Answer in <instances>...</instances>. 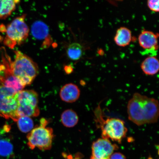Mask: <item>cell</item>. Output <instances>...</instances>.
Here are the masks:
<instances>
[{
    "instance_id": "cell-11",
    "label": "cell",
    "mask_w": 159,
    "mask_h": 159,
    "mask_svg": "<svg viewBox=\"0 0 159 159\" xmlns=\"http://www.w3.org/2000/svg\"><path fill=\"white\" fill-rule=\"evenodd\" d=\"M80 93L78 87L70 83L65 85L61 88L59 94L62 101L67 103H73L78 100Z\"/></svg>"
},
{
    "instance_id": "cell-20",
    "label": "cell",
    "mask_w": 159,
    "mask_h": 159,
    "mask_svg": "<svg viewBox=\"0 0 159 159\" xmlns=\"http://www.w3.org/2000/svg\"><path fill=\"white\" fill-rule=\"evenodd\" d=\"M109 159H126L124 155L120 152H115L111 155Z\"/></svg>"
},
{
    "instance_id": "cell-19",
    "label": "cell",
    "mask_w": 159,
    "mask_h": 159,
    "mask_svg": "<svg viewBox=\"0 0 159 159\" xmlns=\"http://www.w3.org/2000/svg\"><path fill=\"white\" fill-rule=\"evenodd\" d=\"M148 7L151 11L155 12L159 11V1L158 0H149L148 1Z\"/></svg>"
},
{
    "instance_id": "cell-6",
    "label": "cell",
    "mask_w": 159,
    "mask_h": 159,
    "mask_svg": "<svg viewBox=\"0 0 159 159\" xmlns=\"http://www.w3.org/2000/svg\"><path fill=\"white\" fill-rule=\"evenodd\" d=\"M18 117H37L39 114V96L33 90H22L17 93Z\"/></svg>"
},
{
    "instance_id": "cell-15",
    "label": "cell",
    "mask_w": 159,
    "mask_h": 159,
    "mask_svg": "<svg viewBox=\"0 0 159 159\" xmlns=\"http://www.w3.org/2000/svg\"><path fill=\"white\" fill-rule=\"evenodd\" d=\"M61 123L67 128H72L78 122L79 117L72 109H67L62 113L61 116Z\"/></svg>"
},
{
    "instance_id": "cell-9",
    "label": "cell",
    "mask_w": 159,
    "mask_h": 159,
    "mask_svg": "<svg viewBox=\"0 0 159 159\" xmlns=\"http://www.w3.org/2000/svg\"><path fill=\"white\" fill-rule=\"evenodd\" d=\"M159 34L152 31H143L139 35L138 41L140 46L149 52H156L158 48V39Z\"/></svg>"
},
{
    "instance_id": "cell-14",
    "label": "cell",
    "mask_w": 159,
    "mask_h": 159,
    "mask_svg": "<svg viewBox=\"0 0 159 159\" xmlns=\"http://www.w3.org/2000/svg\"><path fill=\"white\" fill-rule=\"evenodd\" d=\"M20 2L17 0H0V19H6L11 15Z\"/></svg>"
},
{
    "instance_id": "cell-4",
    "label": "cell",
    "mask_w": 159,
    "mask_h": 159,
    "mask_svg": "<svg viewBox=\"0 0 159 159\" xmlns=\"http://www.w3.org/2000/svg\"><path fill=\"white\" fill-rule=\"evenodd\" d=\"M48 121L44 118L40 120V125L33 129L27 134V145L31 150L37 148L42 151L50 150L54 137L53 130L47 127Z\"/></svg>"
},
{
    "instance_id": "cell-12",
    "label": "cell",
    "mask_w": 159,
    "mask_h": 159,
    "mask_svg": "<svg viewBox=\"0 0 159 159\" xmlns=\"http://www.w3.org/2000/svg\"><path fill=\"white\" fill-rule=\"evenodd\" d=\"M132 32L128 28L122 27L117 30L114 40L116 44L120 47H125L130 44L132 40Z\"/></svg>"
},
{
    "instance_id": "cell-7",
    "label": "cell",
    "mask_w": 159,
    "mask_h": 159,
    "mask_svg": "<svg viewBox=\"0 0 159 159\" xmlns=\"http://www.w3.org/2000/svg\"><path fill=\"white\" fill-rule=\"evenodd\" d=\"M17 93L0 84V115L16 121L18 102Z\"/></svg>"
},
{
    "instance_id": "cell-10",
    "label": "cell",
    "mask_w": 159,
    "mask_h": 159,
    "mask_svg": "<svg viewBox=\"0 0 159 159\" xmlns=\"http://www.w3.org/2000/svg\"><path fill=\"white\" fill-rule=\"evenodd\" d=\"M31 33L35 39L44 41V47L49 46L52 42L47 25L42 21H37L33 24L31 29Z\"/></svg>"
},
{
    "instance_id": "cell-18",
    "label": "cell",
    "mask_w": 159,
    "mask_h": 159,
    "mask_svg": "<svg viewBox=\"0 0 159 159\" xmlns=\"http://www.w3.org/2000/svg\"><path fill=\"white\" fill-rule=\"evenodd\" d=\"M13 151L12 144L7 140H0V156L8 157L11 156Z\"/></svg>"
},
{
    "instance_id": "cell-3",
    "label": "cell",
    "mask_w": 159,
    "mask_h": 159,
    "mask_svg": "<svg viewBox=\"0 0 159 159\" xmlns=\"http://www.w3.org/2000/svg\"><path fill=\"white\" fill-rule=\"evenodd\" d=\"M101 109H97L96 115L97 123L99 124L103 139L111 140L121 143L126 136L128 129L124 121L115 118H102Z\"/></svg>"
},
{
    "instance_id": "cell-21",
    "label": "cell",
    "mask_w": 159,
    "mask_h": 159,
    "mask_svg": "<svg viewBox=\"0 0 159 159\" xmlns=\"http://www.w3.org/2000/svg\"><path fill=\"white\" fill-rule=\"evenodd\" d=\"M90 159H96L93 158V157H91Z\"/></svg>"
},
{
    "instance_id": "cell-16",
    "label": "cell",
    "mask_w": 159,
    "mask_h": 159,
    "mask_svg": "<svg viewBox=\"0 0 159 159\" xmlns=\"http://www.w3.org/2000/svg\"><path fill=\"white\" fill-rule=\"evenodd\" d=\"M66 53L69 58L72 61H77L82 57L83 49L79 43H73L68 45Z\"/></svg>"
},
{
    "instance_id": "cell-1",
    "label": "cell",
    "mask_w": 159,
    "mask_h": 159,
    "mask_svg": "<svg viewBox=\"0 0 159 159\" xmlns=\"http://www.w3.org/2000/svg\"><path fill=\"white\" fill-rule=\"evenodd\" d=\"M129 120L138 126L154 124L159 115L158 101L139 93H135L127 105Z\"/></svg>"
},
{
    "instance_id": "cell-8",
    "label": "cell",
    "mask_w": 159,
    "mask_h": 159,
    "mask_svg": "<svg viewBox=\"0 0 159 159\" xmlns=\"http://www.w3.org/2000/svg\"><path fill=\"white\" fill-rule=\"evenodd\" d=\"M118 147L113 144L108 139H99L92 145L93 157L96 159H109Z\"/></svg>"
},
{
    "instance_id": "cell-2",
    "label": "cell",
    "mask_w": 159,
    "mask_h": 159,
    "mask_svg": "<svg viewBox=\"0 0 159 159\" xmlns=\"http://www.w3.org/2000/svg\"><path fill=\"white\" fill-rule=\"evenodd\" d=\"M15 53L14 60L11 64L12 73L25 87L30 85L39 74L38 66L21 51H16Z\"/></svg>"
},
{
    "instance_id": "cell-17",
    "label": "cell",
    "mask_w": 159,
    "mask_h": 159,
    "mask_svg": "<svg viewBox=\"0 0 159 159\" xmlns=\"http://www.w3.org/2000/svg\"><path fill=\"white\" fill-rule=\"evenodd\" d=\"M18 127L22 132L28 133L33 130V121L29 117H20L17 120Z\"/></svg>"
},
{
    "instance_id": "cell-13",
    "label": "cell",
    "mask_w": 159,
    "mask_h": 159,
    "mask_svg": "<svg viewBox=\"0 0 159 159\" xmlns=\"http://www.w3.org/2000/svg\"><path fill=\"white\" fill-rule=\"evenodd\" d=\"M141 68L145 74L152 75L157 74L159 69V62L157 58L154 56L145 59L141 64Z\"/></svg>"
},
{
    "instance_id": "cell-5",
    "label": "cell",
    "mask_w": 159,
    "mask_h": 159,
    "mask_svg": "<svg viewBox=\"0 0 159 159\" xmlns=\"http://www.w3.org/2000/svg\"><path fill=\"white\" fill-rule=\"evenodd\" d=\"M25 15L17 17L7 26L3 43L9 48L13 49L16 45L23 44L28 37L30 30L25 22Z\"/></svg>"
}]
</instances>
